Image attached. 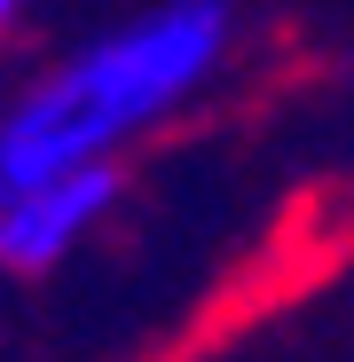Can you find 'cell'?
Returning a JSON list of instances; mask_svg holds the SVG:
<instances>
[{"instance_id": "6da1fadb", "label": "cell", "mask_w": 354, "mask_h": 362, "mask_svg": "<svg viewBox=\"0 0 354 362\" xmlns=\"http://www.w3.org/2000/svg\"><path fill=\"white\" fill-rule=\"evenodd\" d=\"M228 0H158L150 16L118 24L40 71L0 110V189L64 165L118 158L134 134H150L165 110H182L228 55Z\"/></svg>"}, {"instance_id": "7a4b0ae2", "label": "cell", "mask_w": 354, "mask_h": 362, "mask_svg": "<svg viewBox=\"0 0 354 362\" xmlns=\"http://www.w3.org/2000/svg\"><path fill=\"white\" fill-rule=\"evenodd\" d=\"M118 197H126L118 158L64 165V173H40V181L0 189V268H16V276H47V268H64L87 236L118 213Z\"/></svg>"}, {"instance_id": "3957f363", "label": "cell", "mask_w": 354, "mask_h": 362, "mask_svg": "<svg viewBox=\"0 0 354 362\" xmlns=\"http://www.w3.org/2000/svg\"><path fill=\"white\" fill-rule=\"evenodd\" d=\"M8 24H16V0H0V40H8Z\"/></svg>"}]
</instances>
